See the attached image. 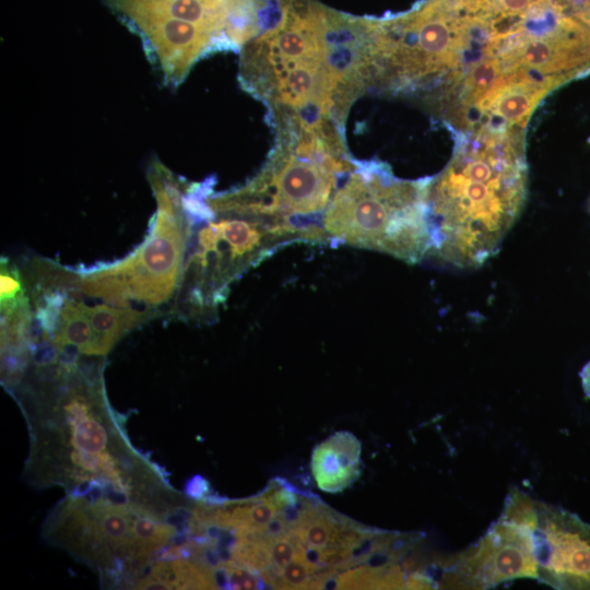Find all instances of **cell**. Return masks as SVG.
Wrapping results in <instances>:
<instances>
[{
    "mask_svg": "<svg viewBox=\"0 0 590 590\" xmlns=\"http://www.w3.org/2000/svg\"><path fill=\"white\" fill-rule=\"evenodd\" d=\"M403 97L453 135L524 132L541 102L590 70L582 26L563 0H423L391 47Z\"/></svg>",
    "mask_w": 590,
    "mask_h": 590,
    "instance_id": "obj_1",
    "label": "cell"
},
{
    "mask_svg": "<svg viewBox=\"0 0 590 590\" xmlns=\"http://www.w3.org/2000/svg\"><path fill=\"white\" fill-rule=\"evenodd\" d=\"M58 351L28 362L10 390L30 432L24 479L34 487H63L76 497L134 503L170 516L188 500L162 469L131 445L108 403L102 356Z\"/></svg>",
    "mask_w": 590,
    "mask_h": 590,
    "instance_id": "obj_2",
    "label": "cell"
},
{
    "mask_svg": "<svg viewBox=\"0 0 590 590\" xmlns=\"http://www.w3.org/2000/svg\"><path fill=\"white\" fill-rule=\"evenodd\" d=\"M445 168L430 177L434 233L429 257L476 269L494 257L520 216L528 194L524 132L453 137Z\"/></svg>",
    "mask_w": 590,
    "mask_h": 590,
    "instance_id": "obj_3",
    "label": "cell"
},
{
    "mask_svg": "<svg viewBox=\"0 0 590 590\" xmlns=\"http://www.w3.org/2000/svg\"><path fill=\"white\" fill-rule=\"evenodd\" d=\"M429 181L430 177L398 178L384 162H358L323 214L328 244L378 251L410 264L421 262L434 245Z\"/></svg>",
    "mask_w": 590,
    "mask_h": 590,
    "instance_id": "obj_4",
    "label": "cell"
},
{
    "mask_svg": "<svg viewBox=\"0 0 590 590\" xmlns=\"http://www.w3.org/2000/svg\"><path fill=\"white\" fill-rule=\"evenodd\" d=\"M358 165L352 156L275 141L245 185L206 196L212 210L258 217L290 231L297 243L328 244L321 221L340 181Z\"/></svg>",
    "mask_w": 590,
    "mask_h": 590,
    "instance_id": "obj_5",
    "label": "cell"
},
{
    "mask_svg": "<svg viewBox=\"0 0 590 590\" xmlns=\"http://www.w3.org/2000/svg\"><path fill=\"white\" fill-rule=\"evenodd\" d=\"M148 178L157 211L145 240L126 259L79 271L83 294L116 307L134 308L135 302L160 312L177 293L191 225L181 202L182 181L158 162L151 164Z\"/></svg>",
    "mask_w": 590,
    "mask_h": 590,
    "instance_id": "obj_6",
    "label": "cell"
},
{
    "mask_svg": "<svg viewBox=\"0 0 590 590\" xmlns=\"http://www.w3.org/2000/svg\"><path fill=\"white\" fill-rule=\"evenodd\" d=\"M208 202V201H206ZM191 233L172 312L208 321L229 286L281 246L296 243L288 231L250 215L208 209L188 219Z\"/></svg>",
    "mask_w": 590,
    "mask_h": 590,
    "instance_id": "obj_7",
    "label": "cell"
},
{
    "mask_svg": "<svg viewBox=\"0 0 590 590\" xmlns=\"http://www.w3.org/2000/svg\"><path fill=\"white\" fill-rule=\"evenodd\" d=\"M146 515L167 517L134 503L67 495L47 516L43 536L97 573L103 585L133 589L154 563L138 535Z\"/></svg>",
    "mask_w": 590,
    "mask_h": 590,
    "instance_id": "obj_8",
    "label": "cell"
},
{
    "mask_svg": "<svg viewBox=\"0 0 590 590\" xmlns=\"http://www.w3.org/2000/svg\"><path fill=\"white\" fill-rule=\"evenodd\" d=\"M506 506L530 529L538 580L555 589H590V524L518 491L510 493Z\"/></svg>",
    "mask_w": 590,
    "mask_h": 590,
    "instance_id": "obj_9",
    "label": "cell"
},
{
    "mask_svg": "<svg viewBox=\"0 0 590 590\" xmlns=\"http://www.w3.org/2000/svg\"><path fill=\"white\" fill-rule=\"evenodd\" d=\"M447 574L457 585L481 589L517 578L536 579L529 527L505 506L496 523L476 544L460 554L447 568Z\"/></svg>",
    "mask_w": 590,
    "mask_h": 590,
    "instance_id": "obj_10",
    "label": "cell"
},
{
    "mask_svg": "<svg viewBox=\"0 0 590 590\" xmlns=\"http://www.w3.org/2000/svg\"><path fill=\"white\" fill-rule=\"evenodd\" d=\"M244 0H105L109 9L141 40L179 30L213 35L221 50H233L229 30Z\"/></svg>",
    "mask_w": 590,
    "mask_h": 590,
    "instance_id": "obj_11",
    "label": "cell"
},
{
    "mask_svg": "<svg viewBox=\"0 0 590 590\" xmlns=\"http://www.w3.org/2000/svg\"><path fill=\"white\" fill-rule=\"evenodd\" d=\"M362 446L351 432L340 430L315 447L311 472L317 486L327 493L350 487L359 476Z\"/></svg>",
    "mask_w": 590,
    "mask_h": 590,
    "instance_id": "obj_12",
    "label": "cell"
},
{
    "mask_svg": "<svg viewBox=\"0 0 590 590\" xmlns=\"http://www.w3.org/2000/svg\"><path fill=\"white\" fill-rule=\"evenodd\" d=\"M92 329L104 356L129 331L156 317L157 312L140 308H122L108 304L85 306Z\"/></svg>",
    "mask_w": 590,
    "mask_h": 590,
    "instance_id": "obj_13",
    "label": "cell"
},
{
    "mask_svg": "<svg viewBox=\"0 0 590 590\" xmlns=\"http://www.w3.org/2000/svg\"><path fill=\"white\" fill-rule=\"evenodd\" d=\"M318 574V567L307 559L305 552L298 553L283 569L276 588L310 589Z\"/></svg>",
    "mask_w": 590,
    "mask_h": 590,
    "instance_id": "obj_14",
    "label": "cell"
},
{
    "mask_svg": "<svg viewBox=\"0 0 590 590\" xmlns=\"http://www.w3.org/2000/svg\"><path fill=\"white\" fill-rule=\"evenodd\" d=\"M0 306L15 304L28 296L22 270L10 259L1 258Z\"/></svg>",
    "mask_w": 590,
    "mask_h": 590,
    "instance_id": "obj_15",
    "label": "cell"
},
{
    "mask_svg": "<svg viewBox=\"0 0 590 590\" xmlns=\"http://www.w3.org/2000/svg\"><path fill=\"white\" fill-rule=\"evenodd\" d=\"M210 486L205 479L194 475L186 484V495L188 498L206 500L209 498Z\"/></svg>",
    "mask_w": 590,
    "mask_h": 590,
    "instance_id": "obj_16",
    "label": "cell"
},
{
    "mask_svg": "<svg viewBox=\"0 0 590 590\" xmlns=\"http://www.w3.org/2000/svg\"><path fill=\"white\" fill-rule=\"evenodd\" d=\"M580 380L585 394L590 399V361L582 367Z\"/></svg>",
    "mask_w": 590,
    "mask_h": 590,
    "instance_id": "obj_17",
    "label": "cell"
},
{
    "mask_svg": "<svg viewBox=\"0 0 590 590\" xmlns=\"http://www.w3.org/2000/svg\"><path fill=\"white\" fill-rule=\"evenodd\" d=\"M589 211H590V202H589Z\"/></svg>",
    "mask_w": 590,
    "mask_h": 590,
    "instance_id": "obj_18",
    "label": "cell"
}]
</instances>
